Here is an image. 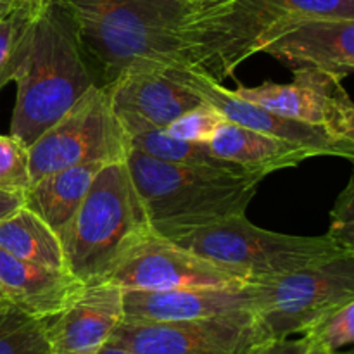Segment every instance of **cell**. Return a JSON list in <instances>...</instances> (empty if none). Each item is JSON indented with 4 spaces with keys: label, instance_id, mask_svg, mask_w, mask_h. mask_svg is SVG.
<instances>
[{
    "label": "cell",
    "instance_id": "6da1fadb",
    "mask_svg": "<svg viewBox=\"0 0 354 354\" xmlns=\"http://www.w3.org/2000/svg\"><path fill=\"white\" fill-rule=\"evenodd\" d=\"M97 85L128 71H204L203 21L228 0H61Z\"/></svg>",
    "mask_w": 354,
    "mask_h": 354
},
{
    "label": "cell",
    "instance_id": "7a4b0ae2",
    "mask_svg": "<svg viewBox=\"0 0 354 354\" xmlns=\"http://www.w3.org/2000/svg\"><path fill=\"white\" fill-rule=\"evenodd\" d=\"M14 82L10 135L28 147L97 85L75 21L61 0H47L35 14L28 54Z\"/></svg>",
    "mask_w": 354,
    "mask_h": 354
},
{
    "label": "cell",
    "instance_id": "3957f363",
    "mask_svg": "<svg viewBox=\"0 0 354 354\" xmlns=\"http://www.w3.org/2000/svg\"><path fill=\"white\" fill-rule=\"evenodd\" d=\"M124 162L145 207L152 234L175 239L197 227L241 216L265 175L237 176L159 161L128 147Z\"/></svg>",
    "mask_w": 354,
    "mask_h": 354
},
{
    "label": "cell",
    "instance_id": "277c9868",
    "mask_svg": "<svg viewBox=\"0 0 354 354\" xmlns=\"http://www.w3.org/2000/svg\"><path fill=\"white\" fill-rule=\"evenodd\" d=\"M152 235L124 161L97 173L85 201L59 234L66 268L86 287L104 283Z\"/></svg>",
    "mask_w": 354,
    "mask_h": 354
},
{
    "label": "cell",
    "instance_id": "5b68a950",
    "mask_svg": "<svg viewBox=\"0 0 354 354\" xmlns=\"http://www.w3.org/2000/svg\"><path fill=\"white\" fill-rule=\"evenodd\" d=\"M169 241L248 283L268 282L342 252L327 234L322 237L279 234L256 227L245 214L197 227Z\"/></svg>",
    "mask_w": 354,
    "mask_h": 354
},
{
    "label": "cell",
    "instance_id": "8992f818",
    "mask_svg": "<svg viewBox=\"0 0 354 354\" xmlns=\"http://www.w3.org/2000/svg\"><path fill=\"white\" fill-rule=\"evenodd\" d=\"M254 287V315L266 341L304 334L325 315L354 299V256L342 251Z\"/></svg>",
    "mask_w": 354,
    "mask_h": 354
},
{
    "label": "cell",
    "instance_id": "52a82bcc",
    "mask_svg": "<svg viewBox=\"0 0 354 354\" xmlns=\"http://www.w3.org/2000/svg\"><path fill=\"white\" fill-rule=\"evenodd\" d=\"M296 19H354V0H228L203 24L211 76L221 83L254 55L263 31Z\"/></svg>",
    "mask_w": 354,
    "mask_h": 354
},
{
    "label": "cell",
    "instance_id": "ba28073f",
    "mask_svg": "<svg viewBox=\"0 0 354 354\" xmlns=\"http://www.w3.org/2000/svg\"><path fill=\"white\" fill-rule=\"evenodd\" d=\"M128 138L111 97L95 85L30 145L31 183L48 173L85 162L124 161Z\"/></svg>",
    "mask_w": 354,
    "mask_h": 354
},
{
    "label": "cell",
    "instance_id": "9c48e42d",
    "mask_svg": "<svg viewBox=\"0 0 354 354\" xmlns=\"http://www.w3.org/2000/svg\"><path fill=\"white\" fill-rule=\"evenodd\" d=\"M111 339L138 354H252L266 341L251 311L189 322L123 320Z\"/></svg>",
    "mask_w": 354,
    "mask_h": 354
},
{
    "label": "cell",
    "instance_id": "30bf717a",
    "mask_svg": "<svg viewBox=\"0 0 354 354\" xmlns=\"http://www.w3.org/2000/svg\"><path fill=\"white\" fill-rule=\"evenodd\" d=\"M162 71L176 83L189 88L190 92L197 93L204 102L220 111L225 120L232 121V123L310 149L315 158L317 156H335V158L354 161V144L334 137L325 127L289 120V118L279 116L265 107L248 102L239 97L234 90L225 88L220 82L199 69L168 68Z\"/></svg>",
    "mask_w": 354,
    "mask_h": 354
},
{
    "label": "cell",
    "instance_id": "8fae6325",
    "mask_svg": "<svg viewBox=\"0 0 354 354\" xmlns=\"http://www.w3.org/2000/svg\"><path fill=\"white\" fill-rule=\"evenodd\" d=\"M104 283L123 290L249 286L228 270L152 234Z\"/></svg>",
    "mask_w": 354,
    "mask_h": 354
},
{
    "label": "cell",
    "instance_id": "7c38bea8",
    "mask_svg": "<svg viewBox=\"0 0 354 354\" xmlns=\"http://www.w3.org/2000/svg\"><path fill=\"white\" fill-rule=\"evenodd\" d=\"M254 54L294 69H320L346 78L354 71V19H296L263 31Z\"/></svg>",
    "mask_w": 354,
    "mask_h": 354
},
{
    "label": "cell",
    "instance_id": "4fadbf2b",
    "mask_svg": "<svg viewBox=\"0 0 354 354\" xmlns=\"http://www.w3.org/2000/svg\"><path fill=\"white\" fill-rule=\"evenodd\" d=\"M104 88L127 137L152 128L162 130L204 102L159 69L123 73Z\"/></svg>",
    "mask_w": 354,
    "mask_h": 354
},
{
    "label": "cell",
    "instance_id": "5bb4252c",
    "mask_svg": "<svg viewBox=\"0 0 354 354\" xmlns=\"http://www.w3.org/2000/svg\"><path fill=\"white\" fill-rule=\"evenodd\" d=\"M123 320L189 322L256 311V287H201L176 290H123Z\"/></svg>",
    "mask_w": 354,
    "mask_h": 354
},
{
    "label": "cell",
    "instance_id": "9a60e30c",
    "mask_svg": "<svg viewBox=\"0 0 354 354\" xmlns=\"http://www.w3.org/2000/svg\"><path fill=\"white\" fill-rule=\"evenodd\" d=\"M123 289L85 287L71 304L45 320L50 354H97L123 322Z\"/></svg>",
    "mask_w": 354,
    "mask_h": 354
},
{
    "label": "cell",
    "instance_id": "2e32d148",
    "mask_svg": "<svg viewBox=\"0 0 354 354\" xmlns=\"http://www.w3.org/2000/svg\"><path fill=\"white\" fill-rule=\"evenodd\" d=\"M0 287L14 306L47 320L71 304L86 286L69 270L35 265L0 249Z\"/></svg>",
    "mask_w": 354,
    "mask_h": 354
},
{
    "label": "cell",
    "instance_id": "e0dca14e",
    "mask_svg": "<svg viewBox=\"0 0 354 354\" xmlns=\"http://www.w3.org/2000/svg\"><path fill=\"white\" fill-rule=\"evenodd\" d=\"M292 83L265 82L258 86L239 85L234 90L248 102L261 106L279 116L325 127V107L330 90L344 78L320 69H294Z\"/></svg>",
    "mask_w": 354,
    "mask_h": 354
},
{
    "label": "cell",
    "instance_id": "ac0fdd59",
    "mask_svg": "<svg viewBox=\"0 0 354 354\" xmlns=\"http://www.w3.org/2000/svg\"><path fill=\"white\" fill-rule=\"evenodd\" d=\"M207 145L220 158L265 176L279 169L296 168L306 159L315 158L310 149L249 130L228 120L220 124Z\"/></svg>",
    "mask_w": 354,
    "mask_h": 354
},
{
    "label": "cell",
    "instance_id": "d6986e66",
    "mask_svg": "<svg viewBox=\"0 0 354 354\" xmlns=\"http://www.w3.org/2000/svg\"><path fill=\"white\" fill-rule=\"evenodd\" d=\"M104 166V162H85L41 176L24 194V207L38 214L59 235L82 206Z\"/></svg>",
    "mask_w": 354,
    "mask_h": 354
},
{
    "label": "cell",
    "instance_id": "ffe728a7",
    "mask_svg": "<svg viewBox=\"0 0 354 354\" xmlns=\"http://www.w3.org/2000/svg\"><path fill=\"white\" fill-rule=\"evenodd\" d=\"M0 249L35 265L68 270L59 235L24 206L0 221Z\"/></svg>",
    "mask_w": 354,
    "mask_h": 354
},
{
    "label": "cell",
    "instance_id": "44dd1931",
    "mask_svg": "<svg viewBox=\"0 0 354 354\" xmlns=\"http://www.w3.org/2000/svg\"><path fill=\"white\" fill-rule=\"evenodd\" d=\"M127 138L128 147L137 149V151L159 159V161L190 166V168L211 169V171L230 173V175L237 176L254 175L242 166L216 156L207 144H196V142L169 137L161 128L138 131V133L130 135ZM258 175H261V173H258Z\"/></svg>",
    "mask_w": 354,
    "mask_h": 354
},
{
    "label": "cell",
    "instance_id": "7402d4cb",
    "mask_svg": "<svg viewBox=\"0 0 354 354\" xmlns=\"http://www.w3.org/2000/svg\"><path fill=\"white\" fill-rule=\"evenodd\" d=\"M0 354H50L45 320L6 301L0 306Z\"/></svg>",
    "mask_w": 354,
    "mask_h": 354
},
{
    "label": "cell",
    "instance_id": "603a6c76",
    "mask_svg": "<svg viewBox=\"0 0 354 354\" xmlns=\"http://www.w3.org/2000/svg\"><path fill=\"white\" fill-rule=\"evenodd\" d=\"M38 9L14 6L0 19V90L14 82L23 66L30 45L31 23Z\"/></svg>",
    "mask_w": 354,
    "mask_h": 354
},
{
    "label": "cell",
    "instance_id": "cb8c5ba5",
    "mask_svg": "<svg viewBox=\"0 0 354 354\" xmlns=\"http://www.w3.org/2000/svg\"><path fill=\"white\" fill-rule=\"evenodd\" d=\"M301 335L311 346L328 351H341L346 346L354 344V299L325 315Z\"/></svg>",
    "mask_w": 354,
    "mask_h": 354
},
{
    "label": "cell",
    "instance_id": "d4e9b609",
    "mask_svg": "<svg viewBox=\"0 0 354 354\" xmlns=\"http://www.w3.org/2000/svg\"><path fill=\"white\" fill-rule=\"evenodd\" d=\"M30 187V147L10 133L0 135V190L24 196Z\"/></svg>",
    "mask_w": 354,
    "mask_h": 354
},
{
    "label": "cell",
    "instance_id": "484cf974",
    "mask_svg": "<svg viewBox=\"0 0 354 354\" xmlns=\"http://www.w3.org/2000/svg\"><path fill=\"white\" fill-rule=\"evenodd\" d=\"M223 121L225 116L220 111H216L207 102H203L201 106L194 107V109L187 111L185 114L176 118L162 130L169 137L196 142V144H209V140Z\"/></svg>",
    "mask_w": 354,
    "mask_h": 354
},
{
    "label": "cell",
    "instance_id": "4316f807",
    "mask_svg": "<svg viewBox=\"0 0 354 354\" xmlns=\"http://www.w3.org/2000/svg\"><path fill=\"white\" fill-rule=\"evenodd\" d=\"M327 235L337 248L354 256V169L332 207Z\"/></svg>",
    "mask_w": 354,
    "mask_h": 354
},
{
    "label": "cell",
    "instance_id": "83f0119b",
    "mask_svg": "<svg viewBox=\"0 0 354 354\" xmlns=\"http://www.w3.org/2000/svg\"><path fill=\"white\" fill-rule=\"evenodd\" d=\"M325 128L334 137L354 144V102L342 86V82H337L330 90L325 107Z\"/></svg>",
    "mask_w": 354,
    "mask_h": 354
},
{
    "label": "cell",
    "instance_id": "f1b7e54d",
    "mask_svg": "<svg viewBox=\"0 0 354 354\" xmlns=\"http://www.w3.org/2000/svg\"><path fill=\"white\" fill-rule=\"evenodd\" d=\"M310 342L306 337L299 339H268L261 342L252 354H306Z\"/></svg>",
    "mask_w": 354,
    "mask_h": 354
},
{
    "label": "cell",
    "instance_id": "f546056e",
    "mask_svg": "<svg viewBox=\"0 0 354 354\" xmlns=\"http://www.w3.org/2000/svg\"><path fill=\"white\" fill-rule=\"evenodd\" d=\"M24 206V196L21 194H9L0 190V221L9 218L10 214L16 213L19 207Z\"/></svg>",
    "mask_w": 354,
    "mask_h": 354
},
{
    "label": "cell",
    "instance_id": "4dcf8cb0",
    "mask_svg": "<svg viewBox=\"0 0 354 354\" xmlns=\"http://www.w3.org/2000/svg\"><path fill=\"white\" fill-rule=\"evenodd\" d=\"M97 354H138V353L133 351L131 348H128V346H124L123 342H118L114 341V339H109V341L99 349V353Z\"/></svg>",
    "mask_w": 354,
    "mask_h": 354
},
{
    "label": "cell",
    "instance_id": "1f68e13d",
    "mask_svg": "<svg viewBox=\"0 0 354 354\" xmlns=\"http://www.w3.org/2000/svg\"><path fill=\"white\" fill-rule=\"evenodd\" d=\"M47 0H12L14 6H23V7H31V9H38L41 7Z\"/></svg>",
    "mask_w": 354,
    "mask_h": 354
},
{
    "label": "cell",
    "instance_id": "d6a6232c",
    "mask_svg": "<svg viewBox=\"0 0 354 354\" xmlns=\"http://www.w3.org/2000/svg\"><path fill=\"white\" fill-rule=\"evenodd\" d=\"M306 354H348V351H328V349L318 348V346H311L308 348Z\"/></svg>",
    "mask_w": 354,
    "mask_h": 354
},
{
    "label": "cell",
    "instance_id": "836d02e7",
    "mask_svg": "<svg viewBox=\"0 0 354 354\" xmlns=\"http://www.w3.org/2000/svg\"><path fill=\"white\" fill-rule=\"evenodd\" d=\"M12 7H14L12 0H0V19H2L7 12H10Z\"/></svg>",
    "mask_w": 354,
    "mask_h": 354
},
{
    "label": "cell",
    "instance_id": "e575fe53",
    "mask_svg": "<svg viewBox=\"0 0 354 354\" xmlns=\"http://www.w3.org/2000/svg\"><path fill=\"white\" fill-rule=\"evenodd\" d=\"M6 296H3V290H2V287H0V306H2L3 303H6Z\"/></svg>",
    "mask_w": 354,
    "mask_h": 354
},
{
    "label": "cell",
    "instance_id": "d590c367",
    "mask_svg": "<svg viewBox=\"0 0 354 354\" xmlns=\"http://www.w3.org/2000/svg\"><path fill=\"white\" fill-rule=\"evenodd\" d=\"M348 354H354V349H349V351H348Z\"/></svg>",
    "mask_w": 354,
    "mask_h": 354
}]
</instances>
